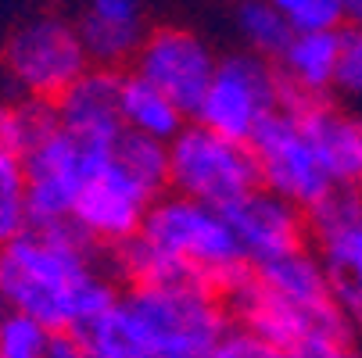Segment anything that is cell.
I'll list each match as a JSON object with an SVG mask.
<instances>
[{"label": "cell", "mask_w": 362, "mask_h": 358, "mask_svg": "<svg viewBox=\"0 0 362 358\" xmlns=\"http://www.w3.org/2000/svg\"><path fill=\"white\" fill-rule=\"evenodd\" d=\"M90 237L76 219L25 226L0 247V297L50 330H79L119 301L115 287L93 273Z\"/></svg>", "instance_id": "obj_1"}, {"label": "cell", "mask_w": 362, "mask_h": 358, "mask_svg": "<svg viewBox=\"0 0 362 358\" xmlns=\"http://www.w3.org/2000/svg\"><path fill=\"white\" fill-rule=\"evenodd\" d=\"M226 326L209 287H133L72 333L90 358H216Z\"/></svg>", "instance_id": "obj_2"}, {"label": "cell", "mask_w": 362, "mask_h": 358, "mask_svg": "<svg viewBox=\"0 0 362 358\" xmlns=\"http://www.w3.org/2000/svg\"><path fill=\"white\" fill-rule=\"evenodd\" d=\"M226 304L233 316L262 337L269 354H291V358H341L355 344V326L341 312L334 297L320 301H298L269 290L262 280L251 276L240 280L230 294Z\"/></svg>", "instance_id": "obj_3"}, {"label": "cell", "mask_w": 362, "mask_h": 358, "mask_svg": "<svg viewBox=\"0 0 362 358\" xmlns=\"http://www.w3.org/2000/svg\"><path fill=\"white\" fill-rule=\"evenodd\" d=\"M140 233L151 244H158V247L180 254L183 262L197 265L212 280L219 297H226L255 269L251 262H244L240 244H237L223 208L204 204L197 197H187V193L151 201Z\"/></svg>", "instance_id": "obj_4"}, {"label": "cell", "mask_w": 362, "mask_h": 358, "mask_svg": "<svg viewBox=\"0 0 362 358\" xmlns=\"http://www.w3.org/2000/svg\"><path fill=\"white\" fill-rule=\"evenodd\" d=\"M115 140H97L65 129L62 122L22 150L25 193H29V226L72 219L76 197L86 179L112 162Z\"/></svg>", "instance_id": "obj_5"}, {"label": "cell", "mask_w": 362, "mask_h": 358, "mask_svg": "<svg viewBox=\"0 0 362 358\" xmlns=\"http://www.w3.org/2000/svg\"><path fill=\"white\" fill-rule=\"evenodd\" d=\"M169 183L176 193L226 208L262 183V176L244 140H230L197 122L169 140Z\"/></svg>", "instance_id": "obj_6"}, {"label": "cell", "mask_w": 362, "mask_h": 358, "mask_svg": "<svg viewBox=\"0 0 362 358\" xmlns=\"http://www.w3.org/2000/svg\"><path fill=\"white\" fill-rule=\"evenodd\" d=\"M4 68L25 97L54 100L90 68L79 25L65 15H33L4 43Z\"/></svg>", "instance_id": "obj_7"}, {"label": "cell", "mask_w": 362, "mask_h": 358, "mask_svg": "<svg viewBox=\"0 0 362 358\" xmlns=\"http://www.w3.org/2000/svg\"><path fill=\"white\" fill-rule=\"evenodd\" d=\"M247 147L258 162L262 186L284 193L298 208H313V204H320L334 190L316 147L308 143V136L291 108H284V105L273 108L251 133Z\"/></svg>", "instance_id": "obj_8"}, {"label": "cell", "mask_w": 362, "mask_h": 358, "mask_svg": "<svg viewBox=\"0 0 362 358\" xmlns=\"http://www.w3.org/2000/svg\"><path fill=\"white\" fill-rule=\"evenodd\" d=\"M273 108H280V76L262 54H230L216 65L194 119L230 140H251Z\"/></svg>", "instance_id": "obj_9"}, {"label": "cell", "mask_w": 362, "mask_h": 358, "mask_svg": "<svg viewBox=\"0 0 362 358\" xmlns=\"http://www.w3.org/2000/svg\"><path fill=\"white\" fill-rule=\"evenodd\" d=\"M320 240V262L330 280V294L341 312L362 330V193L355 186H334L308 208Z\"/></svg>", "instance_id": "obj_10"}, {"label": "cell", "mask_w": 362, "mask_h": 358, "mask_svg": "<svg viewBox=\"0 0 362 358\" xmlns=\"http://www.w3.org/2000/svg\"><path fill=\"white\" fill-rule=\"evenodd\" d=\"M151 201H154V193L126 165H119L112 158L105 169H97L86 179V186L79 190L72 219L79 222V229L90 240H105V244L119 247L122 240L140 233Z\"/></svg>", "instance_id": "obj_11"}, {"label": "cell", "mask_w": 362, "mask_h": 358, "mask_svg": "<svg viewBox=\"0 0 362 358\" xmlns=\"http://www.w3.org/2000/svg\"><path fill=\"white\" fill-rule=\"evenodd\" d=\"M216 65L219 61L209 50V43L187 29H173V25L144 36V43L136 50V72L147 76L154 86H162L187 115L197 112L204 90H209V83L216 76Z\"/></svg>", "instance_id": "obj_12"}, {"label": "cell", "mask_w": 362, "mask_h": 358, "mask_svg": "<svg viewBox=\"0 0 362 358\" xmlns=\"http://www.w3.org/2000/svg\"><path fill=\"white\" fill-rule=\"evenodd\" d=\"M244 262L251 265H266L280 254H291L298 247H305V215L294 201H287L284 193L269 190V186H251L244 197H237L233 204L223 208Z\"/></svg>", "instance_id": "obj_13"}, {"label": "cell", "mask_w": 362, "mask_h": 358, "mask_svg": "<svg viewBox=\"0 0 362 358\" xmlns=\"http://www.w3.org/2000/svg\"><path fill=\"white\" fill-rule=\"evenodd\" d=\"M284 108H291L298 115L330 183L334 186H362V122L337 112L323 97L291 100Z\"/></svg>", "instance_id": "obj_14"}, {"label": "cell", "mask_w": 362, "mask_h": 358, "mask_svg": "<svg viewBox=\"0 0 362 358\" xmlns=\"http://www.w3.org/2000/svg\"><path fill=\"white\" fill-rule=\"evenodd\" d=\"M58 122L72 133L115 140L122 129V76L108 65L86 68L54 97Z\"/></svg>", "instance_id": "obj_15"}, {"label": "cell", "mask_w": 362, "mask_h": 358, "mask_svg": "<svg viewBox=\"0 0 362 358\" xmlns=\"http://www.w3.org/2000/svg\"><path fill=\"white\" fill-rule=\"evenodd\" d=\"M79 36L90 65L119 68L144 43V0H86Z\"/></svg>", "instance_id": "obj_16"}, {"label": "cell", "mask_w": 362, "mask_h": 358, "mask_svg": "<svg viewBox=\"0 0 362 358\" xmlns=\"http://www.w3.org/2000/svg\"><path fill=\"white\" fill-rule=\"evenodd\" d=\"M341 29H313L294 32L280 50V105L305 97H323L334 86L337 72Z\"/></svg>", "instance_id": "obj_17"}, {"label": "cell", "mask_w": 362, "mask_h": 358, "mask_svg": "<svg viewBox=\"0 0 362 358\" xmlns=\"http://www.w3.org/2000/svg\"><path fill=\"white\" fill-rule=\"evenodd\" d=\"M115 265L133 287H209V290H216L212 280L197 265L183 262L180 254H173L158 244H151L144 233L119 244Z\"/></svg>", "instance_id": "obj_18"}, {"label": "cell", "mask_w": 362, "mask_h": 358, "mask_svg": "<svg viewBox=\"0 0 362 358\" xmlns=\"http://www.w3.org/2000/svg\"><path fill=\"white\" fill-rule=\"evenodd\" d=\"M183 119H187V112L147 76H140V72L122 76V126L126 129L158 136V140H173L183 129Z\"/></svg>", "instance_id": "obj_19"}, {"label": "cell", "mask_w": 362, "mask_h": 358, "mask_svg": "<svg viewBox=\"0 0 362 358\" xmlns=\"http://www.w3.org/2000/svg\"><path fill=\"white\" fill-rule=\"evenodd\" d=\"M112 158L119 165H126L154 197L169 183V140H158V136H147V133L122 126L115 143H112Z\"/></svg>", "instance_id": "obj_20"}, {"label": "cell", "mask_w": 362, "mask_h": 358, "mask_svg": "<svg viewBox=\"0 0 362 358\" xmlns=\"http://www.w3.org/2000/svg\"><path fill=\"white\" fill-rule=\"evenodd\" d=\"M237 29L247 40V47L262 58H280V50L294 36V25L284 8L273 0H240L237 8Z\"/></svg>", "instance_id": "obj_21"}, {"label": "cell", "mask_w": 362, "mask_h": 358, "mask_svg": "<svg viewBox=\"0 0 362 358\" xmlns=\"http://www.w3.org/2000/svg\"><path fill=\"white\" fill-rule=\"evenodd\" d=\"M29 226V193L22 150L0 147V247Z\"/></svg>", "instance_id": "obj_22"}, {"label": "cell", "mask_w": 362, "mask_h": 358, "mask_svg": "<svg viewBox=\"0 0 362 358\" xmlns=\"http://www.w3.org/2000/svg\"><path fill=\"white\" fill-rule=\"evenodd\" d=\"M50 326L22 309L0 312V358H47Z\"/></svg>", "instance_id": "obj_23"}, {"label": "cell", "mask_w": 362, "mask_h": 358, "mask_svg": "<svg viewBox=\"0 0 362 358\" xmlns=\"http://www.w3.org/2000/svg\"><path fill=\"white\" fill-rule=\"evenodd\" d=\"M334 86L348 97H362V29H341V50H337V72Z\"/></svg>", "instance_id": "obj_24"}, {"label": "cell", "mask_w": 362, "mask_h": 358, "mask_svg": "<svg viewBox=\"0 0 362 358\" xmlns=\"http://www.w3.org/2000/svg\"><path fill=\"white\" fill-rule=\"evenodd\" d=\"M294 32L313 29H341L344 25V0H294L287 8Z\"/></svg>", "instance_id": "obj_25"}, {"label": "cell", "mask_w": 362, "mask_h": 358, "mask_svg": "<svg viewBox=\"0 0 362 358\" xmlns=\"http://www.w3.org/2000/svg\"><path fill=\"white\" fill-rule=\"evenodd\" d=\"M216 358H273V354H269V347L262 344V337H258L255 330L237 323V326H226Z\"/></svg>", "instance_id": "obj_26"}, {"label": "cell", "mask_w": 362, "mask_h": 358, "mask_svg": "<svg viewBox=\"0 0 362 358\" xmlns=\"http://www.w3.org/2000/svg\"><path fill=\"white\" fill-rule=\"evenodd\" d=\"M0 147L25 150V129H22V108L0 100Z\"/></svg>", "instance_id": "obj_27"}, {"label": "cell", "mask_w": 362, "mask_h": 358, "mask_svg": "<svg viewBox=\"0 0 362 358\" xmlns=\"http://www.w3.org/2000/svg\"><path fill=\"white\" fill-rule=\"evenodd\" d=\"M83 347L76 340L72 330H50V340H47V358H79Z\"/></svg>", "instance_id": "obj_28"}, {"label": "cell", "mask_w": 362, "mask_h": 358, "mask_svg": "<svg viewBox=\"0 0 362 358\" xmlns=\"http://www.w3.org/2000/svg\"><path fill=\"white\" fill-rule=\"evenodd\" d=\"M344 22L362 29V0H344Z\"/></svg>", "instance_id": "obj_29"}, {"label": "cell", "mask_w": 362, "mask_h": 358, "mask_svg": "<svg viewBox=\"0 0 362 358\" xmlns=\"http://www.w3.org/2000/svg\"><path fill=\"white\" fill-rule=\"evenodd\" d=\"M273 4H276V8H284V11H287V8H291V4H294V0H273Z\"/></svg>", "instance_id": "obj_30"}, {"label": "cell", "mask_w": 362, "mask_h": 358, "mask_svg": "<svg viewBox=\"0 0 362 358\" xmlns=\"http://www.w3.org/2000/svg\"><path fill=\"white\" fill-rule=\"evenodd\" d=\"M47 4H65V0H47Z\"/></svg>", "instance_id": "obj_31"}, {"label": "cell", "mask_w": 362, "mask_h": 358, "mask_svg": "<svg viewBox=\"0 0 362 358\" xmlns=\"http://www.w3.org/2000/svg\"><path fill=\"white\" fill-rule=\"evenodd\" d=\"M4 309H8V304H4V297H0V312H4Z\"/></svg>", "instance_id": "obj_32"}, {"label": "cell", "mask_w": 362, "mask_h": 358, "mask_svg": "<svg viewBox=\"0 0 362 358\" xmlns=\"http://www.w3.org/2000/svg\"><path fill=\"white\" fill-rule=\"evenodd\" d=\"M358 122H362V119H358Z\"/></svg>", "instance_id": "obj_33"}]
</instances>
